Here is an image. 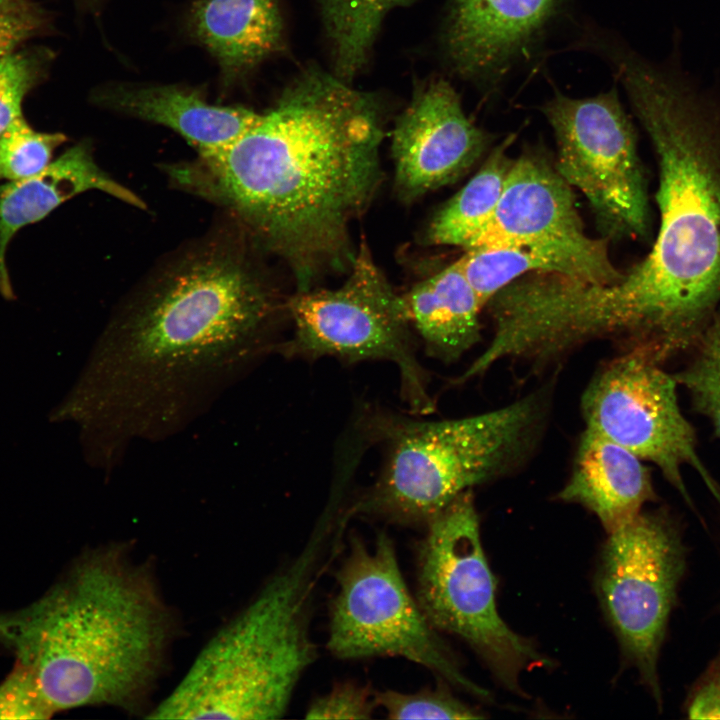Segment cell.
Wrapping results in <instances>:
<instances>
[{
	"instance_id": "cell-6",
	"label": "cell",
	"mask_w": 720,
	"mask_h": 720,
	"mask_svg": "<svg viewBox=\"0 0 720 720\" xmlns=\"http://www.w3.org/2000/svg\"><path fill=\"white\" fill-rule=\"evenodd\" d=\"M550 394L543 387L503 407L457 419L381 421L384 463L348 512L425 526L461 493L527 460L543 432Z\"/></svg>"
},
{
	"instance_id": "cell-9",
	"label": "cell",
	"mask_w": 720,
	"mask_h": 720,
	"mask_svg": "<svg viewBox=\"0 0 720 720\" xmlns=\"http://www.w3.org/2000/svg\"><path fill=\"white\" fill-rule=\"evenodd\" d=\"M293 321L291 338L276 352L286 358L315 360L333 356L350 363L393 362L400 373L401 393L411 410L428 414L434 402L428 377L400 303L363 240L345 282L336 289L297 290L285 305Z\"/></svg>"
},
{
	"instance_id": "cell-3",
	"label": "cell",
	"mask_w": 720,
	"mask_h": 720,
	"mask_svg": "<svg viewBox=\"0 0 720 720\" xmlns=\"http://www.w3.org/2000/svg\"><path fill=\"white\" fill-rule=\"evenodd\" d=\"M657 153L660 226L640 263L609 284H585L581 316L600 337L660 361L693 347L720 299V147L686 94L646 64L614 60Z\"/></svg>"
},
{
	"instance_id": "cell-1",
	"label": "cell",
	"mask_w": 720,
	"mask_h": 720,
	"mask_svg": "<svg viewBox=\"0 0 720 720\" xmlns=\"http://www.w3.org/2000/svg\"><path fill=\"white\" fill-rule=\"evenodd\" d=\"M276 303L248 250L209 232L166 257L116 307L70 402L88 458L115 469L206 413L276 352Z\"/></svg>"
},
{
	"instance_id": "cell-23",
	"label": "cell",
	"mask_w": 720,
	"mask_h": 720,
	"mask_svg": "<svg viewBox=\"0 0 720 720\" xmlns=\"http://www.w3.org/2000/svg\"><path fill=\"white\" fill-rule=\"evenodd\" d=\"M413 0H322L334 74L346 83L366 65L384 16Z\"/></svg>"
},
{
	"instance_id": "cell-17",
	"label": "cell",
	"mask_w": 720,
	"mask_h": 720,
	"mask_svg": "<svg viewBox=\"0 0 720 720\" xmlns=\"http://www.w3.org/2000/svg\"><path fill=\"white\" fill-rule=\"evenodd\" d=\"M608 241L586 234L548 243L470 249L458 261L485 307L505 286L533 273L557 274L597 284L617 281L622 272L610 258Z\"/></svg>"
},
{
	"instance_id": "cell-24",
	"label": "cell",
	"mask_w": 720,
	"mask_h": 720,
	"mask_svg": "<svg viewBox=\"0 0 720 720\" xmlns=\"http://www.w3.org/2000/svg\"><path fill=\"white\" fill-rule=\"evenodd\" d=\"M688 366L674 377L684 386L695 410L708 417L720 437V314L708 322Z\"/></svg>"
},
{
	"instance_id": "cell-8",
	"label": "cell",
	"mask_w": 720,
	"mask_h": 720,
	"mask_svg": "<svg viewBox=\"0 0 720 720\" xmlns=\"http://www.w3.org/2000/svg\"><path fill=\"white\" fill-rule=\"evenodd\" d=\"M337 592L329 611L327 650L342 660L401 657L441 681L490 702L491 693L462 671L455 655L423 613L401 572L385 532L372 545L349 538L336 572Z\"/></svg>"
},
{
	"instance_id": "cell-20",
	"label": "cell",
	"mask_w": 720,
	"mask_h": 720,
	"mask_svg": "<svg viewBox=\"0 0 720 720\" xmlns=\"http://www.w3.org/2000/svg\"><path fill=\"white\" fill-rule=\"evenodd\" d=\"M188 28L215 57L227 85L283 46L277 0H197Z\"/></svg>"
},
{
	"instance_id": "cell-10",
	"label": "cell",
	"mask_w": 720,
	"mask_h": 720,
	"mask_svg": "<svg viewBox=\"0 0 720 720\" xmlns=\"http://www.w3.org/2000/svg\"><path fill=\"white\" fill-rule=\"evenodd\" d=\"M607 534L596 593L624 657L661 706L658 657L686 563L680 531L665 511H641Z\"/></svg>"
},
{
	"instance_id": "cell-12",
	"label": "cell",
	"mask_w": 720,
	"mask_h": 720,
	"mask_svg": "<svg viewBox=\"0 0 720 720\" xmlns=\"http://www.w3.org/2000/svg\"><path fill=\"white\" fill-rule=\"evenodd\" d=\"M659 364L629 349L602 367L581 398L585 428L657 465L688 503L681 470L691 466L720 501V488L697 453L695 431L680 411L678 383Z\"/></svg>"
},
{
	"instance_id": "cell-13",
	"label": "cell",
	"mask_w": 720,
	"mask_h": 720,
	"mask_svg": "<svg viewBox=\"0 0 720 720\" xmlns=\"http://www.w3.org/2000/svg\"><path fill=\"white\" fill-rule=\"evenodd\" d=\"M489 136L465 115L445 80L417 89L392 133L395 187L411 201L457 181L486 150Z\"/></svg>"
},
{
	"instance_id": "cell-26",
	"label": "cell",
	"mask_w": 720,
	"mask_h": 720,
	"mask_svg": "<svg viewBox=\"0 0 720 720\" xmlns=\"http://www.w3.org/2000/svg\"><path fill=\"white\" fill-rule=\"evenodd\" d=\"M447 683L440 680L436 688L404 693L395 690L374 692L378 708L389 719H479L486 716L455 697Z\"/></svg>"
},
{
	"instance_id": "cell-27",
	"label": "cell",
	"mask_w": 720,
	"mask_h": 720,
	"mask_svg": "<svg viewBox=\"0 0 720 720\" xmlns=\"http://www.w3.org/2000/svg\"><path fill=\"white\" fill-rule=\"evenodd\" d=\"M43 57L35 52L14 51L0 60V136L22 115V102L39 80Z\"/></svg>"
},
{
	"instance_id": "cell-16",
	"label": "cell",
	"mask_w": 720,
	"mask_h": 720,
	"mask_svg": "<svg viewBox=\"0 0 720 720\" xmlns=\"http://www.w3.org/2000/svg\"><path fill=\"white\" fill-rule=\"evenodd\" d=\"M89 190H100L145 209L141 198L100 168L88 142L70 147L33 176L0 185V292L4 296H13L5 261L12 237L66 200Z\"/></svg>"
},
{
	"instance_id": "cell-4",
	"label": "cell",
	"mask_w": 720,
	"mask_h": 720,
	"mask_svg": "<svg viewBox=\"0 0 720 720\" xmlns=\"http://www.w3.org/2000/svg\"><path fill=\"white\" fill-rule=\"evenodd\" d=\"M175 632L152 568L126 544L84 552L39 600L0 613V643L32 671L54 713L141 709Z\"/></svg>"
},
{
	"instance_id": "cell-5",
	"label": "cell",
	"mask_w": 720,
	"mask_h": 720,
	"mask_svg": "<svg viewBox=\"0 0 720 720\" xmlns=\"http://www.w3.org/2000/svg\"><path fill=\"white\" fill-rule=\"evenodd\" d=\"M326 568L319 549L304 545L207 641L147 718H281L317 657L310 623Z\"/></svg>"
},
{
	"instance_id": "cell-28",
	"label": "cell",
	"mask_w": 720,
	"mask_h": 720,
	"mask_svg": "<svg viewBox=\"0 0 720 720\" xmlns=\"http://www.w3.org/2000/svg\"><path fill=\"white\" fill-rule=\"evenodd\" d=\"M53 714L35 675L16 661L0 683V720L48 719Z\"/></svg>"
},
{
	"instance_id": "cell-21",
	"label": "cell",
	"mask_w": 720,
	"mask_h": 720,
	"mask_svg": "<svg viewBox=\"0 0 720 720\" xmlns=\"http://www.w3.org/2000/svg\"><path fill=\"white\" fill-rule=\"evenodd\" d=\"M399 296L404 316L429 356L452 363L480 342L484 306L458 260Z\"/></svg>"
},
{
	"instance_id": "cell-11",
	"label": "cell",
	"mask_w": 720,
	"mask_h": 720,
	"mask_svg": "<svg viewBox=\"0 0 720 720\" xmlns=\"http://www.w3.org/2000/svg\"><path fill=\"white\" fill-rule=\"evenodd\" d=\"M542 111L556 140L555 167L586 197L602 237L645 236L646 185L634 128L617 90L583 99L557 93Z\"/></svg>"
},
{
	"instance_id": "cell-22",
	"label": "cell",
	"mask_w": 720,
	"mask_h": 720,
	"mask_svg": "<svg viewBox=\"0 0 720 720\" xmlns=\"http://www.w3.org/2000/svg\"><path fill=\"white\" fill-rule=\"evenodd\" d=\"M507 140L489 154L474 176L436 213L426 240L468 250L491 219L513 163Z\"/></svg>"
},
{
	"instance_id": "cell-25",
	"label": "cell",
	"mask_w": 720,
	"mask_h": 720,
	"mask_svg": "<svg viewBox=\"0 0 720 720\" xmlns=\"http://www.w3.org/2000/svg\"><path fill=\"white\" fill-rule=\"evenodd\" d=\"M66 140L62 133L36 131L23 115L16 117L0 136V181H16L39 173Z\"/></svg>"
},
{
	"instance_id": "cell-32",
	"label": "cell",
	"mask_w": 720,
	"mask_h": 720,
	"mask_svg": "<svg viewBox=\"0 0 720 720\" xmlns=\"http://www.w3.org/2000/svg\"><path fill=\"white\" fill-rule=\"evenodd\" d=\"M37 12L28 0H0V15H27Z\"/></svg>"
},
{
	"instance_id": "cell-29",
	"label": "cell",
	"mask_w": 720,
	"mask_h": 720,
	"mask_svg": "<svg viewBox=\"0 0 720 720\" xmlns=\"http://www.w3.org/2000/svg\"><path fill=\"white\" fill-rule=\"evenodd\" d=\"M378 708L374 693L354 682L337 683L309 705L306 719H370Z\"/></svg>"
},
{
	"instance_id": "cell-31",
	"label": "cell",
	"mask_w": 720,
	"mask_h": 720,
	"mask_svg": "<svg viewBox=\"0 0 720 720\" xmlns=\"http://www.w3.org/2000/svg\"><path fill=\"white\" fill-rule=\"evenodd\" d=\"M41 27L42 18L38 12L27 15H0V60L36 35Z\"/></svg>"
},
{
	"instance_id": "cell-19",
	"label": "cell",
	"mask_w": 720,
	"mask_h": 720,
	"mask_svg": "<svg viewBox=\"0 0 720 720\" xmlns=\"http://www.w3.org/2000/svg\"><path fill=\"white\" fill-rule=\"evenodd\" d=\"M557 497L589 510L609 533L641 512L656 494L642 459L585 428L569 479Z\"/></svg>"
},
{
	"instance_id": "cell-2",
	"label": "cell",
	"mask_w": 720,
	"mask_h": 720,
	"mask_svg": "<svg viewBox=\"0 0 720 720\" xmlns=\"http://www.w3.org/2000/svg\"><path fill=\"white\" fill-rule=\"evenodd\" d=\"M383 120L374 94L312 65L236 140L167 172L225 208L308 290L353 262L351 224L382 178Z\"/></svg>"
},
{
	"instance_id": "cell-18",
	"label": "cell",
	"mask_w": 720,
	"mask_h": 720,
	"mask_svg": "<svg viewBox=\"0 0 720 720\" xmlns=\"http://www.w3.org/2000/svg\"><path fill=\"white\" fill-rule=\"evenodd\" d=\"M97 105L166 126L203 154L220 149L241 136L259 113L241 106L205 101L197 90L178 86L113 84L96 91Z\"/></svg>"
},
{
	"instance_id": "cell-7",
	"label": "cell",
	"mask_w": 720,
	"mask_h": 720,
	"mask_svg": "<svg viewBox=\"0 0 720 720\" xmlns=\"http://www.w3.org/2000/svg\"><path fill=\"white\" fill-rule=\"evenodd\" d=\"M416 583L415 597L431 625L465 641L504 688L521 694L524 670L551 666L498 612L497 583L481 542L472 490L425 525L417 545Z\"/></svg>"
},
{
	"instance_id": "cell-14",
	"label": "cell",
	"mask_w": 720,
	"mask_h": 720,
	"mask_svg": "<svg viewBox=\"0 0 720 720\" xmlns=\"http://www.w3.org/2000/svg\"><path fill=\"white\" fill-rule=\"evenodd\" d=\"M584 235L572 187L543 155L525 152L513 160L494 213L468 250Z\"/></svg>"
},
{
	"instance_id": "cell-30",
	"label": "cell",
	"mask_w": 720,
	"mask_h": 720,
	"mask_svg": "<svg viewBox=\"0 0 720 720\" xmlns=\"http://www.w3.org/2000/svg\"><path fill=\"white\" fill-rule=\"evenodd\" d=\"M684 712L690 719H720V651L690 689Z\"/></svg>"
},
{
	"instance_id": "cell-15",
	"label": "cell",
	"mask_w": 720,
	"mask_h": 720,
	"mask_svg": "<svg viewBox=\"0 0 720 720\" xmlns=\"http://www.w3.org/2000/svg\"><path fill=\"white\" fill-rule=\"evenodd\" d=\"M561 0H453L446 30L458 73L495 78L538 36Z\"/></svg>"
}]
</instances>
